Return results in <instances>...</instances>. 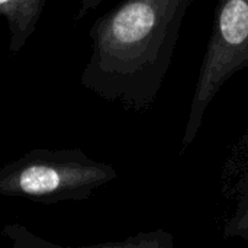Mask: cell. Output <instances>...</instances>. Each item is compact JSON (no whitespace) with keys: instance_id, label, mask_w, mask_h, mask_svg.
I'll return each instance as SVG.
<instances>
[{"instance_id":"obj_5","label":"cell","mask_w":248,"mask_h":248,"mask_svg":"<svg viewBox=\"0 0 248 248\" xmlns=\"http://www.w3.org/2000/svg\"><path fill=\"white\" fill-rule=\"evenodd\" d=\"M6 1H9V0H0V4H3V3H6Z\"/></svg>"},{"instance_id":"obj_3","label":"cell","mask_w":248,"mask_h":248,"mask_svg":"<svg viewBox=\"0 0 248 248\" xmlns=\"http://www.w3.org/2000/svg\"><path fill=\"white\" fill-rule=\"evenodd\" d=\"M60 185L58 173L51 167L33 166L22 171L19 177V186L25 193L42 195L55 190Z\"/></svg>"},{"instance_id":"obj_2","label":"cell","mask_w":248,"mask_h":248,"mask_svg":"<svg viewBox=\"0 0 248 248\" xmlns=\"http://www.w3.org/2000/svg\"><path fill=\"white\" fill-rule=\"evenodd\" d=\"M248 70V0H218L212 31L203 55L182 140L183 150L193 144L205 113L225 83Z\"/></svg>"},{"instance_id":"obj_4","label":"cell","mask_w":248,"mask_h":248,"mask_svg":"<svg viewBox=\"0 0 248 248\" xmlns=\"http://www.w3.org/2000/svg\"><path fill=\"white\" fill-rule=\"evenodd\" d=\"M225 238H238L248 244V170L243 177L237 208L224 227Z\"/></svg>"},{"instance_id":"obj_1","label":"cell","mask_w":248,"mask_h":248,"mask_svg":"<svg viewBox=\"0 0 248 248\" xmlns=\"http://www.w3.org/2000/svg\"><path fill=\"white\" fill-rule=\"evenodd\" d=\"M192 0H125L106 20L102 55L115 94L150 108L171 65Z\"/></svg>"}]
</instances>
